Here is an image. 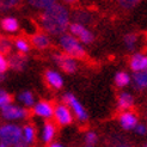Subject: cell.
I'll use <instances>...</instances> for the list:
<instances>
[{
	"mask_svg": "<svg viewBox=\"0 0 147 147\" xmlns=\"http://www.w3.org/2000/svg\"><path fill=\"white\" fill-rule=\"evenodd\" d=\"M69 22L67 9L61 4H55L47 9L41 16V25L51 35H61L66 31Z\"/></svg>",
	"mask_w": 147,
	"mask_h": 147,
	"instance_id": "cell-1",
	"label": "cell"
},
{
	"mask_svg": "<svg viewBox=\"0 0 147 147\" xmlns=\"http://www.w3.org/2000/svg\"><path fill=\"white\" fill-rule=\"evenodd\" d=\"M60 46L65 53L73 59H84L86 56L85 49L72 35H62L60 37Z\"/></svg>",
	"mask_w": 147,
	"mask_h": 147,
	"instance_id": "cell-2",
	"label": "cell"
},
{
	"mask_svg": "<svg viewBox=\"0 0 147 147\" xmlns=\"http://www.w3.org/2000/svg\"><path fill=\"white\" fill-rule=\"evenodd\" d=\"M19 140H22V129L14 124H6L0 127V142L7 146H13Z\"/></svg>",
	"mask_w": 147,
	"mask_h": 147,
	"instance_id": "cell-3",
	"label": "cell"
},
{
	"mask_svg": "<svg viewBox=\"0 0 147 147\" xmlns=\"http://www.w3.org/2000/svg\"><path fill=\"white\" fill-rule=\"evenodd\" d=\"M69 31L72 34V36H76V37L82 41L83 43H86V45H90V43L93 42L94 37H93V34L89 30V29H86L84 25L79 24V23H72L69 24Z\"/></svg>",
	"mask_w": 147,
	"mask_h": 147,
	"instance_id": "cell-4",
	"label": "cell"
},
{
	"mask_svg": "<svg viewBox=\"0 0 147 147\" xmlns=\"http://www.w3.org/2000/svg\"><path fill=\"white\" fill-rule=\"evenodd\" d=\"M63 102L66 103V105H68L73 109V111H74V114L77 115L79 121H83V122L87 121V113L85 111L83 105L80 104L78 102V99L73 96L72 93H66L63 96Z\"/></svg>",
	"mask_w": 147,
	"mask_h": 147,
	"instance_id": "cell-5",
	"label": "cell"
},
{
	"mask_svg": "<svg viewBox=\"0 0 147 147\" xmlns=\"http://www.w3.org/2000/svg\"><path fill=\"white\" fill-rule=\"evenodd\" d=\"M54 116H55L56 122L60 126H66V124L72 123L73 121L72 113L66 104H57L54 109Z\"/></svg>",
	"mask_w": 147,
	"mask_h": 147,
	"instance_id": "cell-6",
	"label": "cell"
},
{
	"mask_svg": "<svg viewBox=\"0 0 147 147\" xmlns=\"http://www.w3.org/2000/svg\"><path fill=\"white\" fill-rule=\"evenodd\" d=\"M54 60L56 65L60 67L62 71L66 73H74L77 71V62L73 57L68 55H63V54H55L54 55Z\"/></svg>",
	"mask_w": 147,
	"mask_h": 147,
	"instance_id": "cell-7",
	"label": "cell"
},
{
	"mask_svg": "<svg viewBox=\"0 0 147 147\" xmlns=\"http://www.w3.org/2000/svg\"><path fill=\"white\" fill-rule=\"evenodd\" d=\"M1 114L7 120H19L28 116V110L9 104L1 108Z\"/></svg>",
	"mask_w": 147,
	"mask_h": 147,
	"instance_id": "cell-8",
	"label": "cell"
},
{
	"mask_svg": "<svg viewBox=\"0 0 147 147\" xmlns=\"http://www.w3.org/2000/svg\"><path fill=\"white\" fill-rule=\"evenodd\" d=\"M34 114L37 115L43 119H50L54 115V108L51 105V103L46 102V100H41L34 108Z\"/></svg>",
	"mask_w": 147,
	"mask_h": 147,
	"instance_id": "cell-9",
	"label": "cell"
},
{
	"mask_svg": "<svg viewBox=\"0 0 147 147\" xmlns=\"http://www.w3.org/2000/svg\"><path fill=\"white\" fill-rule=\"evenodd\" d=\"M120 123L123 129L126 130H130V129H134L138 124V117L134 113L129 111H123L121 115H120Z\"/></svg>",
	"mask_w": 147,
	"mask_h": 147,
	"instance_id": "cell-10",
	"label": "cell"
},
{
	"mask_svg": "<svg viewBox=\"0 0 147 147\" xmlns=\"http://www.w3.org/2000/svg\"><path fill=\"white\" fill-rule=\"evenodd\" d=\"M130 68L135 73L138 72H147V55L144 54H134L130 59Z\"/></svg>",
	"mask_w": 147,
	"mask_h": 147,
	"instance_id": "cell-11",
	"label": "cell"
},
{
	"mask_svg": "<svg viewBox=\"0 0 147 147\" xmlns=\"http://www.w3.org/2000/svg\"><path fill=\"white\" fill-rule=\"evenodd\" d=\"M45 78H46V82L48 83V85L51 86V87H54V89H61L62 85H63L62 77L55 71L48 69L45 73Z\"/></svg>",
	"mask_w": 147,
	"mask_h": 147,
	"instance_id": "cell-12",
	"label": "cell"
},
{
	"mask_svg": "<svg viewBox=\"0 0 147 147\" xmlns=\"http://www.w3.org/2000/svg\"><path fill=\"white\" fill-rule=\"evenodd\" d=\"M9 66L14 71H23L26 66V57L23 54H13L9 57Z\"/></svg>",
	"mask_w": 147,
	"mask_h": 147,
	"instance_id": "cell-13",
	"label": "cell"
},
{
	"mask_svg": "<svg viewBox=\"0 0 147 147\" xmlns=\"http://www.w3.org/2000/svg\"><path fill=\"white\" fill-rule=\"evenodd\" d=\"M133 104H134V98L130 93H128V92L120 93L119 98H117V107H119L120 110L127 111V110H129L133 107Z\"/></svg>",
	"mask_w": 147,
	"mask_h": 147,
	"instance_id": "cell-14",
	"label": "cell"
},
{
	"mask_svg": "<svg viewBox=\"0 0 147 147\" xmlns=\"http://www.w3.org/2000/svg\"><path fill=\"white\" fill-rule=\"evenodd\" d=\"M55 126L54 123L51 122H46L45 126H43V130H42V140L45 144H50L51 140L55 136Z\"/></svg>",
	"mask_w": 147,
	"mask_h": 147,
	"instance_id": "cell-15",
	"label": "cell"
},
{
	"mask_svg": "<svg viewBox=\"0 0 147 147\" xmlns=\"http://www.w3.org/2000/svg\"><path fill=\"white\" fill-rule=\"evenodd\" d=\"M31 43L38 49H46L50 46V40L45 34H36L31 37Z\"/></svg>",
	"mask_w": 147,
	"mask_h": 147,
	"instance_id": "cell-16",
	"label": "cell"
},
{
	"mask_svg": "<svg viewBox=\"0 0 147 147\" xmlns=\"http://www.w3.org/2000/svg\"><path fill=\"white\" fill-rule=\"evenodd\" d=\"M1 28L7 32H16L18 31V22L13 17H6L1 20Z\"/></svg>",
	"mask_w": 147,
	"mask_h": 147,
	"instance_id": "cell-17",
	"label": "cell"
},
{
	"mask_svg": "<svg viewBox=\"0 0 147 147\" xmlns=\"http://www.w3.org/2000/svg\"><path fill=\"white\" fill-rule=\"evenodd\" d=\"M35 136H36V130L31 124H26V126L23 127V129H22V139H23L28 145L34 142Z\"/></svg>",
	"mask_w": 147,
	"mask_h": 147,
	"instance_id": "cell-18",
	"label": "cell"
},
{
	"mask_svg": "<svg viewBox=\"0 0 147 147\" xmlns=\"http://www.w3.org/2000/svg\"><path fill=\"white\" fill-rule=\"evenodd\" d=\"M138 89H147V72H138L133 77Z\"/></svg>",
	"mask_w": 147,
	"mask_h": 147,
	"instance_id": "cell-19",
	"label": "cell"
},
{
	"mask_svg": "<svg viewBox=\"0 0 147 147\" xmlns=\"http://www.w3.org/2000/svg\"><path fill=\"white\" fill-rule=\"evenodd\" d=\"M57 0H28V3L36 9H49L50 6L56 4Z\"/></svg>",
	"mask_w": 147,
	"mask_h": 147,
	"instance_id": "cell-20",
	"label": "cell"
},
{
	"mask_svg": "<svg viewBox=\"0 0 147 147\" xmlns=\"http://www.w3.org/2000/svg\"><path fill=\"white\" fill-rule=\"evenodd\" d=\"M130 83V77L126 72H119L115 76V84L119 87H124Z\"/></svg>",
	"mask_w": 147,
	"mask_h": 147,
	"instance_id": "cell-21",
	"label": "cell"
},
{
	"mask_svg": "<svg viewBox=\"0 0 147 147\" xmlns=\"http://www.w3.org/2000/svg\"><path fill=\"white\" fill-rule=\"evenodd\" d=\"M123 41H124V45H126L128 50H133L138 43V36L135 34H127L124 36Z\"/></svg>",
	"mask_w": 147,
	"mask_h": 147,
	"instance_id": "cell-22",
	"label": "cell"
},
{
	"mask_svg": "<svg viewBox=\"0 0 147 147\" xmlns=\"http://www.w3.org/2000/svg\"><path fill=\"white\" fill-rule=\"evenodd\" d=\"M19 100L23 103L25 107H31L34 105V96L30 91H25V92H22L19 94Z\"/></svg>",
	"mask_w": 147,
	"mask_h": 147,
	"instance_id": "cell-23",
	"label": "cell"
},
{
	"mask_svg": "<svg viewBox=\"0 0 147 147\" xmlns=\"http://www.w3.org/2000/svg\"><path fill=\"white\" fill-rule=\"evenodd\" d=\"M74 18H76V23H79L82 25H83V23H90V20H91V16L84 11H78L74 14Z\"/></svg>",
	"mask_w": 147,
	"mask_h": 147,
	"instance_id": "cell-24",
	"label": "cell"
},
{
	"mask_svg": "<svg viewBox=\"0 0 147 147\" xmlns=\"http://www.w3.org/2000/svg\"><path fill=\"white\" fill-rule=\"evenodd\" d=\"M16 47H17V49L20 51V53H23V54L28 53V51L30 50V46H29L28 41L24 40V38H22V37L16 40Z\"/></svg>",
	"mask_w": 147,
	"mask_h": 147,
	"instance_id": "cell-25",
	"label": "cell"
},
{
	"mask_svg": "<svg viewBox=\"0 0 147 147\" xmlns=\"http://www.w3.org/2000/svg\"><path fill=\"white\" fill-rule=\"evenodd\" d=\"M19 0H0V11H7L14 7Z\"/></svg>",
	"mask_w": 147,
	"mask_h": 147,
	"instance_id": "cell-26",
	"label": "cell"
},
{
	"mask_svg": "<svg viewBox=\"0 0 147 147\" xmlns=\"http://www.w3.org/2000/svg\"><path fill=\"white\" fill-rule=\"evenodd\" d=\"M12 100L11 94H9L6 91L0 90V108H3L5 105H9Z\"/></svg>",
	"mask_w": 147,
	"mask_h": 147,
	"instance_id": "cell-27",
	"label": "cell"
},
{
	"mask_svg": "<svg viewBox=\"0 0 147 147\" xmlns=\"http://www.w3.org/2000/svg\"><path fill=\"white\" fill-rule=\"evenodd\" d=\"M10 50H11V42L5 37H0V54L9 53Z\"/></svg>",
	"mask_w": 147,
	"mask_h": 147,
	"instance_id": "cell-28",
	"label": "cell"
},
{
	"mask_svg": "<svg viewBox=\"0 0 147 147\" xmlns=\"http://www.w3.org/2000/svg\"><path fill=\"white\" fill-rule=\"evenodd\" d=\"M140 0H119V4L120 6H122L123 9H131V7H134Z\"/></svg>",
	"mask_w": 147,
	"mask_h": 147,
	"instance_id": "cell-29",
	"label": "cell"
},
{
	"mask_svg": "<svg viewBox=\"0 0 147 147\" xmlns=\"http://www.w3.org/2000/svg\"><path fill=\"white\" fill-rule=\"evenodd\" d=\"M85 140H86V144L89 145V146L94 145V144H96V141H97V135H96V133H93V131H89V133L86 134Z\"/></svg>",
	"mask_w": 147,
	"mask_h": 147,
	"instance_id": "cell-30",
	"label": "cell"
},
{
	"mask_svg": "<svg viewBox=\"0 0 147 147\" xmlns=\"http://www.w3.org/2000/svg\"><path fill=\"white\" fill-rule=\"evenodd\" d=\"M7 68H9V62H7L4 54H0V74L5 73Z\"/></svg>",
	"mask_w": 147,
	"mask_h": 147,
	"instance_id": "cell-31",
	"label": "cell"
},
{
	"mask_svg": "<svg viewBox=\"0 0 147 147\" xmlns=\"http://www.w3.org/2000/svg\"><path fill=\"white\" fill-rule=\"evenodd\" d=\"M134 129H135L136 133L140 134V135H145L147 133V127L145 126V124H141V123H138Z\"/></svg>",
	"mask_w": 147,
	"mask_h": 147,
	"instance_id": "cell-32",
	"label": "cell"
},
{
	"mask_svg": "<svg viewBox=\"0 0 147 147\" xmlns=\"http://www.w3.org/2000/svg\"><path fill=\"white\" fill-rule=\"evenodd\" d=\"M12 147H29V145L23 140V139H22V140H19L17 144H14Z\"/></svg>",
	"mask_w": 147,
	"mask_h": 147,
	"instance_id": "cell-33",
	"label": "cell"
},
{
	"mask_svg": "<svg viewBox=\"0 0 147 147\" xmlns=\"http://www.w3.org/2000/svg\"><path fill=\"white\" fill-rule=\"evenodd\" d=\"M114 147H131V146L128 145V144H117V145H115Z\"/></svg>",
	"mask_w": 147,
	"mask_h": 147,
	"instance_id": "cell-34",
	"label": "cell"
},
{
	"mask_svg": "<svg viewBox=\"0 0 147 147\" xmlns=\"http://www.w3.org/2000/svg\"><path fill=\"white\" fill-rule=\"evenodd\" d=\"M65 3H67V4H74V3H77L78 0H63Z\"/></svg>",
	"mask_w": 147,
	"mask_h": 147,
	"instance_id": "cell-35",
	"label": "cell"
},
{
	"mask_svg": "<svg viewBox=\"0 0 147 147\" xmlns=\"http://www.w3.org/2000/svg\"><path fill=\"white\" fill-rule=\"evenodd\" d=\"M49 147H63L62 145H60V144H51Z\"/></svg>",
	"mask_w": 147,
	"mask_h": 147,
	"instance_id": "cell-36",
	"label": "cell"
},
{
	"mask_svg": "<svg viewBox=\"0 0 147 147\" xmlns=\"http://www.w3.org/2000/svg\"><path fill=\"white\" fill-rule=\"evenodd\" d=\"M0 147H9L6 144H4V142H0Z\"/></svg>",
	"mask_w": 147,
	"mask_h": 147,
	"instance_id": "cell-37",
	"label": "cell"
},
{
	"mask_svg": "<svg viewBox=\"0 0 147 147\" xmlns=\"http://www.w3.org/2000/svg\"><path fill=\"white\" fill-rule=\"evenodd\" d=\"M87 147H92V146H87Z\"/></svg>",
	"mask_w": 147,
	"mask_h": 147,
	"instance_id": "cell-38",
	"label": "cell"
},
{
	"mask_svg": "<svg viewBox=\"0 0 147 147\" xmlns=\"http://www.w3.org/2000/svg\"><path fill=\"white\" fill-rule=\"evenodd\" d=\"M146 147H147V146H146Z\"/></svg>",
	"mask_w": 147,
	"mask_h": 147,
	"instance_id": "cell-39",
	"label": "cell"
}]
</instances>
